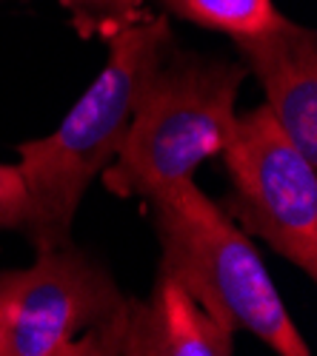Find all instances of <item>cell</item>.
I'll return each mask as SVG.
<instances>
[{"mask_svg":"<svg viewBox=\"0 0 317 356\" xmlns=\"http://www.w3.org/2000/svg\"><path fill=\"white\" fill-rule=\"evenodd\" d=\"M149 202L160 274L180 282L226 328L254 334L280 356H309L254 243L194 180L171 186Z\"/></svg>","mask_w":317,"mask_h":356,"instance_id":"3","label":"cell"},{"mask_svg":"<svg viewBox=\"0 0 317 356\" xmlns=\"http://www.w3.org/2000/svg\"><path fill=\"white\" fill-rule=\"evenodd\" d=\"M232 356L235 331L171 277L160 274L149 300H126L89 342V356Z\"/></svg>","mask_w":317,"mask_h":356,"instance_id":"6","label":"cell"},{"mask_svg":"<svg viewBox=\"0 0 317 356\" xmlns=\"http://www.w3.org/2000/svg\"><path fill=\"white\" fill-rule=\"evenodd\" d=\"M171 49L169 17H140L109 38V60L52 134L20 145L29 194L26 236L35 248L72 240L77 205L121 152L137 95Z\"/></svg>","mask_w":317,"mask_h":356,"instance_id":"1","label":"cell"},{"mask_svg":"<svg viewBox=\"0 0 317 356\" xmlns=\"http://www.w3.org/2000/svg\"><path fill=\"white\" fill-rule=\"evenodd\" d=\"M123 302L111 274L72 240L38 248L29 268L0 271L6 356H89L92 337Z\"/></svg>","mask_w":317,"mask_h":356,"instance_id":"5","label":"cell"},{"mask_svg":"<svg viewBox=\"0 0 317 356\" xmlns=\"http://www.w3.org/2000/svg\"><path fill=\"white\" fill-rule=\"evenodd\" d=\"M169 15H178L232 40L272 32L286 17L272 0H160Z\"/></svg>","mask_w":317,"mask_h":356,"instance_id":"8","label":"cell"},{"mask_svg":"<svg viewBox=\"0 0 317 356\" xmlns=\"http://www.w3.org/2000/svg\"><path fill=\"white\" fill-rule=\"evenodd\" d=\"M246 72L263 86L266 108L317 165V32L286 17L272 32L235 40Z\"/></svg>","mask_w":317,"mask_h":356,"instance_id":"7","label":"cell"},{"mask_svg":"<svg viewBox=\"0 0 317 356\" xmlns=\"http://www.w3.org/2000/svg\"><path fill=\"white\" fill-rule=\"evenodd\" d=\"M75 29L83 38H111L143 17V0H63Z\"/></svg>","mask_w":317,"mask_h":356,"instance_id":"9","label":"cell"},{"mask_svg":"<svg viewBox=\"0 0 317 356\" xmlns=\"http://www.w3.org/2000/svg\"><path fill=\"white\" fill-rule=\"evenodd\" d=\"M0 356H6V345H3V328H0Z\"/></svg>","mask_w":317,"mask_h":356,"instance_id":"11","label":"cell"},{"mask_svg":"<svg viewBox=\"0 0 317 356\" xmlns=\"http://www.w3.org/2000/svg\"><path fill=\"white\" fill-rule=\"evenodd\" d=\"M220 154L232 180V197L223 211L314 280L317 165L306 160L266 106L238 117Z\"/></svg>","mask_w":317,"mask_h":356,"instance_id":"4","label":"cell"},{"mask_svg":"<svg viewBox=\"0 0 317 356\" xmlns=\"http://www.w3.org/2000/svg\"><path fill=\"white\" fill-rule=\"evenodd\" d=\"M243 63L166 51L143 83L121 152L100 171L118 197L152 200L217 157L238 123Z\"/></svg>","mask_w":317,"mask_h":356,"instance_id":"2","label":"cell"},{"mask_svg":"<svg viewBox=\"0 0 317 356\" xmlns=\"http://www.w3.org/2000/svg\"><path fill=\"white\" fill-rule=\"evenodd\" d=\"M29 214V194L17 165L0 163V228H23Z\"/></svg>","mask_w":317,"mask_h":356,"instance_id":"10","label":"cell"}]
</instances>
